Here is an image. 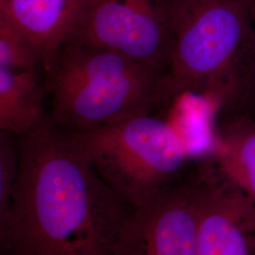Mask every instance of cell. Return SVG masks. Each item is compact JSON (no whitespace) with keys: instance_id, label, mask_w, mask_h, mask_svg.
Returning <instances> with one entry per match:
<instances>
[{"instance_id":"4","label":"cell","mask_w":255,"mask_h":255,"mask_svg":"<svg viewBox=\"0 0 255 255\" xmlns=\"http://www.w3.org/2000/svg\"><path fill=\"white\" fill-rule=\"evenodd\" d=\"M68 131L103 181L133 207L174 184L191 160L181 129L150 114Z\"/></svg>"},{"instance_id":"5","label":"cell","mask_w":255,"mask_h":255,"mask_svg":"<svg viewBox=\"0 0 255 255\" xmlns=\"http://www.w3.org/2000/svg\"><path fill=\"white\" fill-rule=\"evenodd\" d=\"M68 40L109 49L165 75L169 43L160 0H87Z\"/></svg>"},{"instance_id":"7","label":"cell","mask_w":255,"mask_h":255,"mask_svg":"<svg viewBox=\"0 0 255 255\" xmlns=\"http://www.w3.org/2000/svg\"><path fill=\"white\" fill-rule=\"evenodd\" d=\"M196 183V255H255V201L214 167L203 169Z\"/></svg>"},{"instance_id":"1","label":"cell","mask_w":255,"mask_h":255,"mask_svg":"<svg viewBox=\"0 0 255 255\" xmlns=\"http://www.w3.org/2000/svg\"><path fill=\"white\" fill-rule=\"evenodd\" d=\"M131 206L95 170L68 130L46 119L19 138L9 255H113Z\"/></svg>"},{"instance_id":"13","label":"cell","mask_w":255,"mask_h":255,"mask_svg":"<svg viewBox=\"0 0 255 255\" xmlns=\"http://www.w3.org/2000/svg\"><path fill=\"white\" fill-rule=\"evenodd\" d=\"M250 10H251V19H252V25L255 33V0H250Z\"/></svg>"},{"instance_id":"8","label":"cell","mask_w":255,"mask_h":255,"mask_svg":"<svg viewBox=\"0 0 255 255\" xmlns=\"http://www.w3.org/2000/svg\"><path fill=\"white\" fill-rule=\"evenodd\" d=\"M87 0H0V22L34 46L44 70L73 33ZM43 70V71H44Z\"/></svg>"},{"instance_id":"11","label":"cell","mask_w":255,"mask_h":255,"mask_svg":"<svg viewBox=\"0 0 255 255\" xmlns=\"http://www.w3.org/2000/svg\"><path fill=\"white\" fill-rule=\"evenodd\" d=\"M19 169V137L0 130V242L7 237L9 210Z\"/></svg>"},{"instance_id":"6","label":"cell","mask_w":255,"mask_h":255,"mask_svg":"<svg viewBox=\"0 0 255 255\" xmlns=\"http://www.w3.org/2000/svg\"><path fill=\"white\" fill-rule=\"evenodd\" d=\"M196 181L172 184L133 207L120 229L113 255H196Z\"/></svg>"},{"instance_id":"9","label":"cell","mask_w":255,"mask_h":255,"mask_svg":"<svg viewBox=\"0 0 255 255\" xmlns=\"http://www.w3.org/2000/svg\"><path fill=\"white\" fill-rule=\"evenodd\" d=\"M40 72L0 68V130L22 138L47 119Z\"/></svg>"},{"instance_id":"12","label":"cell","mask_w":255,"mask_h":255,"mask_svg":"<svg viewBox=\"0 0 255 255\" xmlns=\"http://www.w3.org/2000/svg\"><path fill=\"white\" fill-rule=\"evenodd\" d=\"M0 68L9 70H44L34 46L15 28L0 22Z\"/></svg>"},{"instance_id":"10","label":"cell","mask_w":255,"mask_h":255,"mask_svg":"<svg viewBox=\"0 0 255 255\" xmlns=\"http://www.w3.org/2000/svg\"><path fill=\"white\" fill-rule=\"evenodd\" d=\"M216 171L255 201V122L236 119L216 137Z\"/></svg>"},{"instance_id":"2","label":"cell","mask_w":255,"mask_h":255,"mask_svg":"<svg viewBox=\"0 0 255 255\" xmlns=\"http://www.w3.org/2000/svg\"><path fill=\"white\" fill-rule=\"evenodd\" d=\"M168 31L165 90L230 102L255 82L250 0H160Z\"/></svg>"},{"instance_id":"3","label":"cell","mask_w":255,"mask_h":255,"mask_svg":"<svg viewBox=\"0 0 255 255\" xmlns=\"http://www.w3.org/2000/svg\"><path fill=\"white\" fill-rule=\"evenodd\" d=\"M48 121L83 130L150 114L167 101L165 76L109 49L64 42L45 70Z\"/></svg>"}]
</instances>
